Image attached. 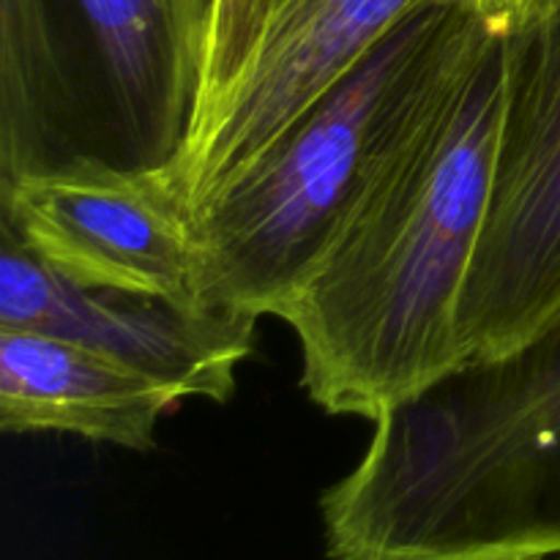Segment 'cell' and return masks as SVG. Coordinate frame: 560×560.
Masks as SVG:
<instances>
[{"mask_svg": "<svg viewBox=\"0 0 560 560\" xmlns=\"http://www.w3.org/2000/svg\"><path fill=\"white\" fill-rule=\"evenodd\" d=\"M184 402L159 377L91 348L0 326V430L60 432L151 452L164 416Z\"/></svg>", "mask_w": 560, "mask_h": 560, "instance_id": "cell-9", "label": "cell"}, {"mask_svg": "<svg viewBox=\"0 0 560 560\" xmlns=\"http://www.w3.org/2000/svg\"><path fill=\"white\" fill-rule=\"evenodd\" d=\"M0 326L69 339L159 377L184 399L228 402L255 348L257 317L80 288L0 230Z\"/></svg>", "mask_w": 560, "mask_h": 560, "instance_id": "cell-7", "label": "cell"}, {"mask_svg": "<svg viewBox=\"0 0 560 560\" xmlns=\"http://www.w3.org/2000/svg\"><path fill=\"white\" fill-rule=\"evenodd\" d=\"M268 5H271V0H217V5H213L200 104H197V118L191 126L184 159L191 151H197L202 140L211 135L238 82L244 80L246 66L255 55L257 38L266 25Z\"/></svg>", "mask_w": 560, "mask_h": 560, "instance_id": "cell-10", "label": "cell"}, {"mask_svg": "<svg viewBox=\"0 0 560 560\" xmlns=\"http://www.w3.org/2000/svg\"><path fill=\"white\" fill-rule=\"evenodd\" d=\"M217 0H0V180L180 170Z\"/></svg>", "mask_w": 560, "mask_h": 560, "instance_id": "cell-4", "label": "cell"}, {"mask_svg": "<svg viewBox=\"0 0 560 560\" xmlns=\"http://www.w3.org/2000/svg\"><path fill=\"white\" fill-rule=\"evenodd\" d=\"M424 0H271L244 80L180 164L189 206L255 162L323 91Z\"/></svg>", "mask_w": 560, "mask_h": 560, "instance_id": "cell-8", "label": "cell"}, {"mask_svg": "<svg viewBox=\"0 0 560 560\" xmlns=\"http://www.w3.org/2000/svg\"><path fill=\"white\" fill-rule=\"evenodd\" d=\"M492 31L470 0H424L197 202L200 304L282 317Z\"/></svg>", "mask_w": 560, "mask_h": 560, "instance_id": "cell-3", "label": "cell"}, {"mask_svg": "<svg viewBox=\"0 0 560 560\" xmlns=\"http://www.w3.org/2000/svg\"><path fill=\"white\" fill-rule=\"evenodd\" d=\"M0 230L80 288L208 310L197 290L180 170H69L0 180Z\"/></svg>", "mask_w": 560, "mask_h": 560, "instance_id": "cell-6", "label": "cell"}, {"mask_svg": "<svg viewBox=\"0 0 560 560\" xmlns=\"http://www.w3.org/2000/svg\"><path fill=\"white\" fill-rule=\"evenodd\" d=\"M560 310V0L506 33V91L485 224L459 295L465 359L528 339Z\"/></svg>", "mask_w": 560, "mask_h": 560, "instance_id": "cell-5", "label": "cell"}, {"mask_svg": "<svg viewBox=\"0 0 560 560\" xmlns=\"http://www.w3.org/2000/svg\"><path fill=\"white\" fill-rule=\"evenodd\" d=\"M506 91V33L459 69L279 320L328 416L375 421L465 361L459 295L485 224Z\"/></svg>", "mask_w": 560, "mask_h": 560, "instance_id": "cell-1", "label": "cell"}, {"mask_svg": "<svg viewBox=\"0 0 560 560\" xmlns=\"http://www.w3.org/2000/svg\"><path fill=\"white\" fill-rule=\"evenodd\" d=\"M320 498L331 560H560V310L372 421Z\"/></svg>", "mask_w": 560, "mask_h": 560, "instance_id": "cell-2", "label": "cell"}, {"mask_svg": "<svg viewBox=\"0 0 560 560\" xmlns=\"http://www.w3.org/2000/svg\"><path fill=\"white\" fill-rule=\"evenodd\" d=\"M470 3L490 22V27H495L498 33H509L523 25L536 11L550 5L552 0H470Z\"/></svg>", "mask_w": 560, "mask_h": 560, "instance_id": "cell-11", "label": "cell"}]
</instances>
